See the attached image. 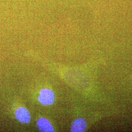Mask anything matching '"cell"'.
Masks as SVG:
<instances>
[{
	"label": "cell",
	"instance_id": "cell-2",
	"mask_svg": "<svg viewBox=\"0 0 132 132\" xmlns=\"http://www.w3.org/2000/svg\"><path fill=\"white\" fill-rule=\"evenodd\" d=\"M15 117L20 122L28 124L30 122L31 116L28 110L23 107H20L16 109L15 112Z\"/></svg>",
	"mask_w": 132,
	"mask_h": 132
},
{
	"label": "cell",
	"instance_id": "cell-4",
	"mask_svg": "<svg viewBox=\"0 0 132 132\" xmlns=\"http://www.w3.org/2000/svg\"><path fill=\"white\" fill-rule=\"evenodd\" d=\"M87 128V123L85 119L78 118L76 119L71 124V131L72 132H84Z\"/></svg>",
	"mask_w": 132,
	"mask_h": 132
},
{
	"label": "cell",
	"instance_id": "cell-1",
	"mask_svg": "<svg viewBox=\"0 0 132 132\" xmlns=\"http://www.w3.org/2000/svg\"><path fill=\"white\" fill-rule=\"evenodd\" d=\"M55 95L53 92L50 89L44 88L40 91L38 101L44 106H49L53 104Z\"/></svg>",
	"mask_w": 132,
	"mask_h": 132
},
{
	"label": "cell",
	"instance_id": "cell-3",
	"mask_svg": "<svg viewBox=\"0 0 132 132\" xmlns=\"http://www.w3.org/2000/svg\"><path fill=\"white\" fill-rule=\"evenodd\" d=\"M37 125L38 129L41 132H54V128L52 124L47 118H41L38 119Z\"/></svg>",
	"mask_w": 132,
	"mask_h": 132
}]
</instances>
